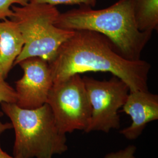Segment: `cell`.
I'll return each instance as SVG.
<instances>
[{"instance_id": "cell-1", "label": "cell", "mask_w": 158, "mask_h": 158, "mask_svg": "<svg viewBox=\"0 0 158 158\" xmlns=\"http://www.w3.org/2000/svg\"><path fill=\"white\" fill-rule=\"evenodd\" d=\"M53 83L77 74L110 72L124 81L131 91H147L151 66L142 59L130 60L121 55L107 38L89 30L74 34L49 63Z\"/></svg>"}, {"instance_id": "cell-2", "label": "cell", "mask_w": 158, "mask_h": 158, "mask_svg": "<svg viewBox=\"0 0 158 158\" xmlns=\"http://www.w3.org/2000/svg\"><path fill=\"white\" fill-rule=\"evenodd\" d=\"M55 24L63 29L89 30L102 34L111 41L121 55L133 61L141 59L142 52L152 34L138 28L132 0H119L98 10L81 6L60 13Z\"/></svg>"}, {"instance_id": "cell-3", "label": "cell", "mask_w": 158, "mask_h": 158, "mask_svg": "<svg viewBox=\"0 0 158 158\" xmlns=\"http://www.w3.org/2000/svg\"><path fill=\"white\" fill-rule=\"evenodd\" d=\"M1 107L14 129L15 158H52L68 150L66 134L57 128L47 103L37 108L25 109L16 103L1 102Z\"/></svg>"}, {"instance_id": "cell-4", "label": "cell", "mask_w": 158, "mask_h": 158, "mask_svg": "<svg viewBox=\"0 0 158 158\" xmlns=\"http://www.w3.org/2000/svg\"><path fill=\"white\" fill-rule=\"evenodd\" d=\"M11 10L13 14L10 19L16 23L24 40L14 66L32 57L51 62L60 46L73 35L74 31L55 25L60 14L55 6L29 2L26 6H12Z\"/></svg>"}, {"instance_id": "cell-5", "label": "cell", "mask_w": 158, "mask_h": 158, "mask_svg": "<svg viewBox=\"0 0 158 158\" xmlns=\"http://www.w3.org/2000/svg\"><path fill=\"white\" fill-rule=\"evenodd\" d=\"M46 103L51 107L57 128L63 133L75 130L85 132L90 124L92 109L80 74L53 83Z\"/></svg>"}, {"instance_id": "cell-6", "label": "cell", "mask_w": 158, "mask_h": 158, "mask_svg": "<svg viewBox=\"0 0 158 158\" xmlns=\"http://www.w3.org/2000/svg\"><path fill=\"white\" fill-rule=\"evenodd\" d=\"M83 80L92 109L90 124L85 132H108L111 129H118V110L124 105L130 93L128 85L115 76L107 81L87 76Z\"/></svg>"}, {"instance_id": "cell-7", "label": "cell", "mask_w": 158, "mask_h": 158, "mask_svg": "<svg viewBox=\"0 0 158 158\" xmlns=\"http://www.w3.org/2000/svg\"><path fill=\"white\" fill-rule=\"evenodd\" d=\"M18 64L23 69V74L15 82L16 104L25 109L44 106L53 85L49 63L39 57H32Z\"/></svg>"}, {"instance_id": "cell-8", "label": "cell", "mask_w": 158, "mask_h": 158, "mask_svg": "<svg viewBox=\"0 0 158 158\" xmlns=\"http://www.w3.org/2000/svg\"><path fill=\"white\" fill-rule=\"evenodd\" d=\"M122 108V111L131 117L132 124L120 134L128 140H134L148 123L158 120V96L148 90L131 91Z\"/></svg>"}, {"instance_id": "cell-9", "label": "cell", "mask_w": 158, "mask_h": 158, "mask_svg": "<svg viewBox=\"0 0 158 158\" xmlns=\"http://www.w3.org/2000/svg\"><path fill=\"white\" fill-rule=\"evenodd\" d=\"M23 45L16 23L8 18L0 22V77H7Z\"/></svg>"}, {"instance_id": "cell-10", "label": "cell", "mask_w": 158, "mask_h": 158, "mask_svg": "<svg viewBox=\"0 0 158 158\" xmlns=\"http://www.w3.org/2000/svg\"><path fill=\"white\" fill-rule=\"evenodd\" d=\"M134 17L141 32H152L158 28V0H132Z\"/></svg>"}, {"instance_id": "cell-11", "label": "cell", "mask_w": 158, "mask_h": 158, "mask_svg": "<svg viewBox=\"0 0 158 158\" xmlns=\"http://www.w3.org/2000/svg\"><path fill=\"white\" fill-rule=\"evenodd\" d=\"M30 3L36 4H46L51 6H55L59 4L68 5H79L94 7L96 4V0H28Z\"/></svg>"}, {"instance_id": "cell-12", "label": "cell", "mask_w": 158, "mask_h": 158, "mask_svg": "<svg viewBox=\"0 0 158 158\" xmlns=\"http://www.w3.org/2000/svg\"><path fill=\"white\" fill-rule=\"evenodd\" d=\"M0 77V103H16L17 94L15 89Z\"/></svg>"}, {"instance_id": "cell-13", "label": "cell", "mask_w": 158, "mask_h": 158, "mask_svg": "<svg viewBox=\"0 0 158 158\" xmlns=\"http://www.w3.org/2000/svg\"><path fill=\"white\" fill-rule=\"evenodd\" d=\"M29 3L28 0H0V20L10 18L13 14L11 6L13 4L26 6Z\"/></svg>"}, {"instance_id": "cell-14", "label": "cell", "mask_w": 158, "mask_h": 158, "mask_svg": "<svg viewBox=\"0 0 158 158\" xmlns=\"http://www.w3.org/2000/svg\"><path fill=\"white\" fill-rule=\"evenodd\" d=\"M136 149L135 146L130 145L116 152L108 153L104 158H136L135 156Z\"/></svg>"}, {"instance_id": "cell-15", "label": "cell", "mask_w": 158, "mask_h": 158, "mask_svg": "<svg viewBox=\"0 0 158 158\" xmlns=\"http://www.w3.org/2000/svg\"><path fill=\"white\" fill-rule=\"evenodd\" d=\"M12 128V125L11 123H2L0 121V136L6 130H10ZM0 158H15L14 156H11L9 155L7 153L4 152L1 147L0 144Z\"/></svg>"}, {"instance_id": "cell-16", "label": "cell", "mask_w": 158, "mask_h": 158, "mask_svg": "<svg viewBox=\"0 0 158 158\" xmlns=\"http://www.w3.org/2000/svg\"><path fill=\"white\" fill-rule=\"evenodd\" d=\"M3 115H4V113H2V111H0V118H1V117H2Z\"/></svg>"}]
</instances>
